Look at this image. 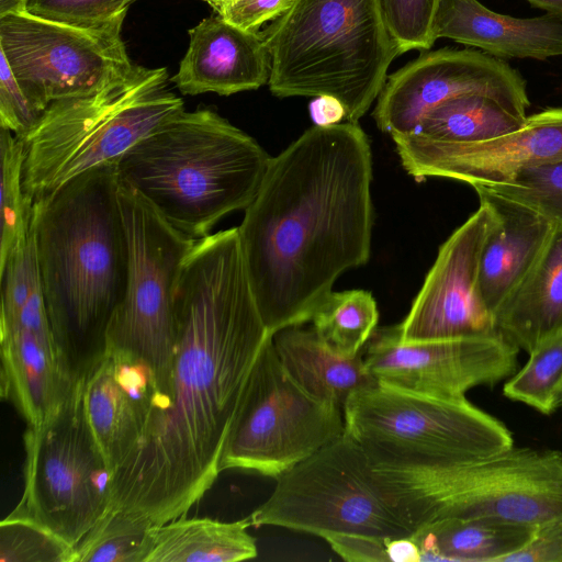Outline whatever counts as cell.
<instances>
[{
	"label": "cell",
	"instance_id": "obj_35",
	"mask_svg": "<svg viewBox=\"0 0 562 562\" xmlns=\"http://www.w3.org/2000/svg\"><path fill=\"white\" fill-rule=\"evenodd\" d=\"M389 32L400 55L428 50L436 38L432 22L438 0H379Z\"/></svg>",
	"mask_w": 562,
	"mask_h": 562
},
{
	"label": "cell",
	"instance_id": "obj_9",
	"mask_svg": "<svg viewBox=\"0 0 562 562\" xmlns=\"http://www.w3.org/2000/svg\"><path fill=\"white\" fill-rule=\"evenodd\" d=\"M276 486L248 517L328 539H398L414 531L383 493L362 448L345 431L276 477Z\"/></svg>",
	"mask_w": 562,
	"mask_h": 562
},
{
	"label": "cell",
	"instance_id": "obj_42",
	"mask_svg": "<svg viewBox=\"0 0 562 562\" xmlns=\"http://www.w3.org/2000/svg\"><path fill=\"white\" fill-rule=\"evenodd\" d=\"M27 0H0V16L26 13Z\"/></svg>",
	"mask_w": 562,
	"mask_h": 562
},
{
	"label": "cell",
	"instance_id": "obj_3",
	"mask_svg": "<svg viewBox=\"0 0 562 562\" xmlns=\"http://www.w3.org/2000/svg\"><path fill=\"white\" fill-rule=\"evenodd\" d=\"M115 164L89 169L34 201L31 221L54 336L80 379L105 349L124 301L128 245Z\"/></svg>",
	"mask_w": 562,
	"mask_h": 562
},
{
	"label": "cell",
	"instance_id": "obj_26",
	"mask_svg": "<svg viewBox=\"0 0 562 562\" xmlns=\"http://www.w3.org/2000/svg\"><path fill=\"white\" fill-rule=\"evenodd\" d=\"M246 518L223 522L210 518L179 517L150 530L145 562H237L258 554Z\"/></svg>",
	"mask_w": 562,
	"mask_h": 562
},
{
	"label": "cell",
	"instance_id": "obj_28",
	"mask_svg": "<svg viewBox=\"0 0 562 562\" xmlns=\"http://www.w3.org/2000/svg\"><path fill=\"white\" fill-rule=\"evenodd\" d=\"M379 311L371 292H330L312 316L311 324L337 353L356 357L378 327Z\"/></svg>",
	"mask_w": 562,
	"mask_h": 562
},
{
	"label": "cell",
	"instance_id": "obj_22",
	"mask_svg": "<svg viewBox=\"0 0 562 562\" xmlns=\"http://www.w3.org/2000/svg\"><path fill=\"white\" fill-rule=\"evenodd\" d=\"M432 35L482 49L498 58L546 60L562 56V21L551 14L514 18L477 0H438Z\"/></svg>",
	"mask_w": 562,
	"mask_h": 562
},
{
	"label": "cell",
	"instance_id": "obj_16",
	"mask_svg": "<svg viewBox=\"0 0 562 562\" xmlns=\"http://www.w3.org/2000/svg\"><path fill=\"white\" fill-rule=\"evenodd\" d=\"M439 248L412 307L398 324L405 344L485 335L497 331L479 286L484 240L495 223L487 201Z\"/></svg>",
	"mask_w": 562,
	"mask_h": 562
},
{
	"label": "cell",
	"instance_id": "obj_14",
	"mask_svg": "<svg viewBox=\"0 0 562 562\" xmlns=\"http://www.w3.org/2000/svg\"><path fill=\"white\" fill-rule=\"evenodd\" d=\"M519 351L498 331L405 344L397 324L374 329L363 349V360L378 383L422 395L458 398L476 386H493L512 376Z\"/></svg>",
	"mask_w": 562,
	"mask_h": 562
},
{
	"label": "cell",
	"instance_id": "obj_40",
	"mask_svg": "<svg viewBox=\"0 0 562 562\" xmlns=\"http://www.w3.org/2000/svg\"><path fill=\"white\" fill-rule=\"evenodd\" d=\"M310 114L314 125L329 126L346 120V110L342 103L334 97H316L310 103Z\"/></svg>",
	"mask_w": 562,
	"mask_h": 562
},
{
	"label": "cell",
	"instance_id": "obj_5",
	"mask_svg": "<svg viewBox=\"0 0 562 562\" xmlns=\"http://www.w3.org/2000/svg\"><path fill=\"white\" fill-rule=\"evenodd\" d=\"M260 35L278 98L329 95L358 123L400 55L379 0H294Z\"/></svg>",
	"mask_w": 562,
	"mask_h": 562
},
{
	"label": "cell",
	"instance_id": "obj_11",
	"mask_svg": "<svg viewBox=\"0 0 562 562\" xmlns=\"http://www.w3.org/2000/svg\"><path fill=\"white\" fill-rule=\"evenodd\" d=\"M117 199L128 245V280L124 301L109 325L105 348L147 362L156 372L159 390L175 352L177 284L198 239L176 229L120 178Z\"/></svg>",
	"mask_w": 562,
	"mask_h": 562
},
{
	"label": "cell",
	"instance_id": "obj_19",
	"mask_svg": "<svg viewBox=\"0 0 562 562\" xmlns=\"http://www.w3.org/2000/svg\"><path fill=\"white\" fill-rule=\"evenodd\" d=\"M157 390L147 362L111 348L83 375L85 413L112 476L139 441Z\"/></svg>",
	"mask_w": 562,
	"mask_h": 562
},
{
	"label": "cell",
	"instance_id": "obj_36",
	"mask_svg": "<svg viewBox=\"0 0 562 562\" xmlns=\"http://www.w3.org/2000/svg\"><path fill=\"white\" fill-rule=\"evenodd\" d=\"M45 110L35 105L15 79L4 55L0 61V126L24 138L40 122Z\"/></svg>",
	"mask_w": 562,
	"mask_h": 562
},
{
	"label": "cell",
	"instance_id": "obj_21",
	"mask_svg": "<svg viewBox=\"0 0 562 562\" xmlns=\"http://www.w3.org/2000/svg\"><path fill=\"white\" fill-rule=\"evenodd\" d=\"M473 188L495 214V223L482 247L479 269L480 293L494 316L539 260L554 223L483 186Z\"/></svg>",
	"mask_w": 562,
	"mask_h": 562
},
{
	"label": "cell",
	"instance_id": "obj_6",
	"mask_svg": "<svg viewBox=\"0 0 562 562\" xmlns=\"http://www.w3.org/2000/svg\"><path fill=\"white\" fill-rule=\"evenodd\" d=\"M166 68L135 65L125 76L52 102L23 138V189L33 200L71 178L116 161L159 124L184 111Z\"/></svg>",
	"mask_w": 562,
	"mask_h": 562
},
{
	"label": "cell",
	"instance_id": "obj_27",
	"mask_svg": "<svg viewBox=\"0 0 562 562\" xmlns=\"http://www.w3.org/2000/svg\"><path fill=\"white\" fill-rule=\"evenodd\" d=\"M526 119L486 94L464 93L429 110L414 133L443 142L474 143L516 131Z\"/></svg>",
	"mask_w": 562,
	"mask_h": 562
},
{
	"label": "cell",
	"instance_id": "obj_15",
	"mask_svg": "<svg viewBox=\"0 0 562 562\" xmlns=\"http://www.w3.org/2000/svg\"><path fill=\"white\" fill-rule=\"evenodd\" d=\"M464 93L486 94L521 117L530 104L525 79L502 58L445 47L423 52L387 76L373 117L391 136L412 134L429 110Z\"/></svg>",
	"mask_w": 562,
	"mask_h": 562
},
{
	"label": "cell",
	"instance_id": "obj_23",
	"mask_svg": "<svg viewBox=\"0 0 562 562\" xmlns=\"http://www.w3.org/2000/svg\"><path fill=\"white\" fill-rule=\"evenodd\" d=\"M496 330L519 350L562 337V225L554 223L539 260L494 314Z\"/></svg>",
	"mask_w": 562,
	"mask_h": 562
},
{
	"label": "cell",
	"instance_id": "obj_37",
	"mask_svg": "<svg viewBox=\"0 0 562 562\" xmlns=\"http://www.w3.org/2000/svg\"><path fill=\"white\" fill-rule=\"evenodd\" d=\"M294 0H225L214 11L233 25L259 32L267 21L284 13Z\"/></svg>",
	"mask_w": 562,
	"mask_h": 562
},
{
	"label": "cell",
	"instance_id": "obj_7",
	"mask_svg": "<svg viewBox=\"0 0 562 562\" xmlns=\"http://www.w3.org/2000/svg\"><path fill=\"white\" fill-rule=\"evenodd\" d=\"M372 471L414 532L451 517L562 529V452L558 450L513 446L432 470Z\"/></svg>",
	"mask_w": 562,
	"mask_h": 562
},
{
	"label": "cell",
	"instance_id": "obj_13",
	"mask_svg": "<svg viewBox=\"0 0 562 562\" xmlns=\"http://www.w3.org/2000/svg\"><path fill=\"white\" fill-rule=\"evenodd\" d=\"M122 25L85 30L29 13L0 16V53L27 98L45 110L52 102L97 90L135 66Z\"/></svg>",
	"mask_w": 562,
	"mask_h": 562
},
{
	"label": "cell",
	"instance_id": "obj_34",
	"mask_svg": "<svg viewBox=\"0 0 562 562\" xmlns=\"http://www.w3.org/2000/svg\"><path fill=\"white\" fill-rule=\"evenodd\" d=\"M135 0H27L26 13L50 22L85 30L123 24Z\"/></svg>",
	"mask_w": 562,
	"mask_h": 562
},
{
	"label": "cell",
	"instance_id": "obj_30",
	"mask_svg": "<svg viewBox=\"0 0 562 562\" xmlns=\"http://www.w3.org/2000/svg\"><path fill=\"white\" fill-rule=\"evenodd\" d=\"M148 521L108 509L75 547L74 562H145L151 546Z\"/></svg>",
	"mask_w": 562,
	"mask_h": 562
},
{
	"label": "cell",
	"instance_id": "obj_25",
	"mask_svg": "<svg viewBox=\"0 0 562 562\" xmlns=\"http://www.w3.org/2000/svg\"><path fill=\"white\" fill-rule=\"evenodd\" d=\"M535 529L484 517H451L417 529L422 561L502 562L525 546Z\"/></svg>",
	"mask_w": 562,
	"mask_h": 562
},
{
	"label": "cell",
	"instance_id": "obj_18",
	"mask_svg": "<svg viewBox=\"0 0 562 562\" xmlns=\"http://www.w3.org/2000/svg\"><path fill=\"white\" fill-rule=\"evenodd\" d=\"M1 396L29 426L50 417L70 396L79 379L50 326L43 293L1 306Z\"/></svg>",
	"mask_w": 562,
	"mask_h": 562
},
{
	"label": "cell",
	"instance_id": "obj_17",
	"mask_svg": "<svg viewBox=\"0 0 562 562\" xmlns=\"http://www.w3.org/2000/svg\"><path fill=\"white\" fill-rule=\"evenodd\" d=\"M392 138L416 181L442 177L472 187L508 183L522 169L562 162V108L527 116L518 130L482 142H443L415 133Z\"/></svg>",
	"mask_w": 562,
	"mask_h": 562
},
{
	"label": "cell",
	"instance_id": "obj_2",
	"mask_svg": "<svg viewBox=\"0 0 562 562\" xmlns=\"http://www.w3.org/2000/svg\"><path fill=\"white\" fill-rule=\"evenodd\" d=\"M371 181L370 142L353 122L313 125L271 158L237 227L271 336L310 323L335 281L369 260Z\"/></svg>",
	"mask_w": 562,
	"mask_h": 562
},
{
	"label": "cell",
	"instance_id": "obj_29",
	"mask_svg": "<svg viewBox=\"0 0 562 562\" xmlns=\"http://www.w3.org/2000/svg\"><path fill=\"white\" fill-rule=\"evenodd\" d=\"M1 246L0 267L29 238L34 201L23 189L26 146L23 138L0 126Z\"/></svg>",
	"mask_w": 562,
	"mask_h": 562
},
{
	"label": "cell",
	"instance_id": "obj_24",
	"mask_svg": "<svg viewBox=\"0 0 562 562\" xmlns=\"http://www.w3.org/2000/svg\"><path fill=\"white\" fill-rule=\"evenodd\" d=\"M293 325L272 335L276 352L291 378L310 395L344 408L356 392L372 386L363 350L356 357L334 351L313 325Z\"/></svg>",
	"mask_w": 562,
	"mask_h": 562
},
{
	"label": "cell",
	"instance_id": "obj_38",
	"mask_svg": "<svg viewBox=\"0 0 562 562\" xmlns=\"http://www.w3.org/2000/svg\"><path fill=\"white\" fill-rule=\"evenodd\" d=\"M502 562H562V529L536 530L525 546Z\"/></svg>",
	"mask_w": 562,
	"mask_h": 562
},
{
	"label": "cell",
	"instance_id": "obj_32",
	"mask_svg": "<svg viewBox=\"0 0 562 562\" xmlns=\"http://www.w3.org/2000/svg\"><path fill=\"white\" fill-rule=\"evenodd\" d=\"M75 549L45 527L10 514L0 524L1 562H74Z\"/></svg>",
	"mask_w": 562,
	"mask_h": 562
},
{
	"label": "cell",
	"instance_id": "obj_8",
	"mask_svg": "<svg viewBox=\"0 0 562 562\" xmlns=\"http://www.w3.org/2000/svg\"><path fill=\"white\" fill-rule=\"evenodd\" d=\"M342 413L345 432L373 470H432L514 446L510 430L465 396L435 397L376 382L353 393Z\"/></svg>",
	"mask_w": 562,
	"mask_h": 562
},
{
	"label": "cell",
	"instance_id": "obj_41",
	"mask_svg": "<svg viewBox=\"0 0 562 562\" xmlns=\"http://www.w3.org/2000/svg\"><path fill=\"white\" fill-rule=\"evenodd\" d=\"M531 5L544 10L562 21V0H527Z\"/></svg>",
	"mask_w": 562,
	"mask_h": 562
},
{
	"label": "cell",
	"instance_id": "obj_1",
	"mask_svg": "<svg viewBox=\"0 0 562 562\" xmlns=\"http://www.w3.org/2000/svg\"><path fill=\"white\" fill-rule=\"evenodd\" d=\"M176 346L136 447L115 471L109 509L160 526L186 516L220 461L269 336L245 269L238 228L195 241L175 296Z\"/></svg>",
	"mask_w": 562,
	"mask_h": 562
},
{
	"label": "cell",
	"instance_id": "obj_12",
	"mask_svg": "<svg viewBox=\"0 0 562 562\" xmlns=\"http://www.w3.org/2000/svg\"><path fill=\"white\" fill-rule=\"evenodd\" d=\"M344 431L342 409L304 391L282 366L269 336L247 382L220 471L276 479Z\"/></svg>",
	"mask_w": 562,
	"mask_h": 562
},
{
	"label": "cell",
	"instance_id": "obj_31",
	"mask_svg": "<svg viewBox=\"0 0 562 562\" xmlns=\"http://www.w3.org/2000/svg\"><path fill=\"white\" fill-rule=\"evenodd\" d=\"M528 355L527 362L505 382L504 395L543 415L562 411V337Z\"/></svg>",
	"mask_w": 562,
	"mask_h": 562
},
{
	"label": "cell",
	"instance_id": "obj_33",
	"mask_svg": "<svg viewBox=\"0 0 562 562\" xmlns=\"http://www.w3.org/2000/svg\"><path fill=\"white\" fill-rule=\"evenodd\" d=\"M483 187L562 225V162L526 168L508 183Z\"/></svg>",
	"mask_w": 562,
	"mask_h": 562
},
{
	"label": "cell",
	"instance_id": "obj_4",
	"mask_svg": "<svg viewBox=\"0 0 562 562\" xmlns=\"http://www.w3.org/2000/svg\"><path fill=\"white\" fill-rule=\"evenodd\" d=\"M271 158L220 114L198 109L159 124L115 166L170 225L200 239L252 202Z\"/></svg>",
	"mask_w": 562,
	"mask_h": 562
},
{
	"label": "cell",
	"instance_id": "obj_43",
	"mask_svg": "<svg viewBox=\"0 0 562 562\" xmlns=\"http://www.w3.org/2000/svg\"><path fill=\"white\" fill-rule=\"evenodd\" d=\"M207 2L212 8L216 7L217 4L224 2L225 0H204Z\"/></svg>",
	"mask_w": 562,
	"mask_h": 562
},
{
	"label": "cell",
	"instance_id": "obj_10",
	"mask_svg": "<svg viewBox=\"0 0 562 562\" xmlns=\"http://www.w3.org/2000/svg\"><path fill=\"white\" fill-rule=\"evenodd\" d=\"M83 375L66 402L24 432V488L11 514L75 547L111 504L112 472L89 426Z\"/></svg>",
	"mask_w": 562,
	"mask_h": 562
},
{
	"label": "cell",
	"instance_id": "obj_20",
	"mask_svg": "<svg viewBox=\"0 0 562 562\" xmlns=\"http://www.w3.org/2000/svg\"><path fill=\"white\" fill-rule=\"evenodd\" d=\"M190 43L171 78L182 94L231 95L268 83L270 55L259 32L246 31L217 13L189 30Z\"/></svg>",
	"mask_w": 562,
	"mask_h": 562
},
{
	"label": "cell",
	"instance_id": "obj_39",
	"mask_svg": "<svg viewBox=\"0 0 562 562\" xmlns=\"http://www.w3.org/2000/svg\"><path fill=\"white\" fill-rule=\"evenodd\" d=\"M390 540L346 536L326 539L333 551L349 562L390 561L387 551Z\"/></svg>",
	"mask_w": 562,
	"mask_h": 562
}]
</instances>
